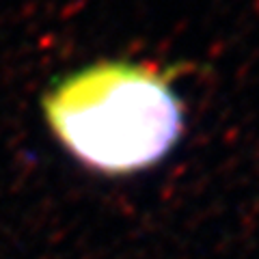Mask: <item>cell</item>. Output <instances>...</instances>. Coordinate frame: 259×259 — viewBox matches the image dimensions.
<instances>
[{
    "instance_id": "6da1fadb",
    "label": "cell",
    "mask_w": 259,
    "mask_h": 259,
    "mask_svg": "<svg viewBox=\"0 0 259 259\" xmlns=\"http://www.w3.org/2000/svg\"><path fill=\"white\" fill-rule=\"evenodd\" d=\"M44 115L71 156L108 175L156 164L182 134L168 78L139 63L104 61L65 76L44 97Z\"/></svg>"
}]
</instances>
